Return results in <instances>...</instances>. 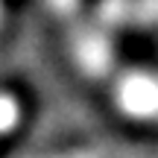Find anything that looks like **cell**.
Instances as JSON below:
<instances>
[{
    "instance_id": "obj_1",
    "label": "cell",
    "mask_w": 158,
    "mask_h": 158,
    "mask_svg": "<svg viewBox=\"0 0 158 158\" xmlns=\"http://www.w3.org/2000/svg\"><path fill=\"white\" fill-rule=\"evenodd\" d=\"M120 106L135 117H158V82L149 76H132L120 85Z\"/></svg>"
},
{
    "instance_id": "obj_2",
    "label": "cell",
    "mask_w": 158,
    "mask_h": 158,
    "mask_svg": "<svg viewBox=\"0 0 158 158\" xmlns=\"http://www.w3.org/2000/svg\"><path fill=\"white\" fill-rule=\"evenodd\" d=\"M18 120H21V106H18V100L9 97V94H0V138L15 129Z\"/></svg>"
}]
</instances>
